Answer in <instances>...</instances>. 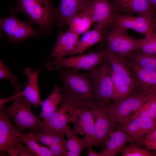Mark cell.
I'll return each instance as SVG.
<instances>
[{
  "label": "cell",
  "mask_w": 156,
  "mask_h": 156,
  "mask_svg": "<svg viewBox=\"0 0 156 156\" xmlns=\"http://www.w3.org/2000/svg\"><path fill=\"white\" fill-rule=\"evenodd\" d=\"M63 85L60 87L62 94L82 106L91 108L95 102L89 72L80 73L61 67H54Z\"/></svg>",
  "instance_id": "6da1fadb"
},
{
  "label": "cell",
  "mask_w": 156,
  "mask_h": 156,
  "mask_svg": "<svg viewBox=\"0 0 156 156\" xmlns=\"http://www.w3.org/2000/svg\"><path fill=\"white\" fill-rule=\"evenodd\" d=\"M16 6L11 8L15 14H25L29 21L38 25L42 34H50L53 25L57 18V8L53 5L51 0H17Z\"/></svg>",
  "instance_id": "7a4b0ae2"
},
{
  "label": "cell",
  "mask_w": 156,
  "mask_h": 156,
  "mask_svg": "<svg viewBox=\"0 0 156 156\" xmlns=\"http://www.w3.org/2000/svg\"><path fill=\"white\" fill-rule=\"evenodd\" d=\"M10 115L0 108V151L11 156H34L27 146L24 147L19 136L20 132L12 124Z\"/></svg>",
  "instance_id": "3957f363"
},
{
  "label": "cell",
  "mask_w": 156,
  "mask_h": 156,
  "mask_svg": "<svg viewBox=\"0 0 156 156\" xmlns=\"http://www.w3.org/2000/svg\"><path fill=\"white\" fill-rule=\"evenodd\" d=\"M29 103L23 95L14 100L10 105L2 107L4 111L13 118L19 131L23 133L27 129L41 131L44 124L38 116L35 115L30 109Z\"/></svg>",
  "instance_id": "277c9868"
},
{
  "label": "cell",
  "mask_w": 156,
  "mask_h": 156,
  "mask_svg": "<svg viewBox=\"0 0 156 156\" xmlns=\"http://www.w3.org/2000/svg\"><path fill=\"white\" fill-rule=\"evenodd\" d=\"M111 70L109 64L105 59L99 66L89 72L94 99L97 104L107 106L112 99L113 88Z\"/></svg>",
  "instance_id": "5b68a950"
},
{
  "label": "cell",
  "mask_w": 156,
  "mask_h": 156,
  "mask_svg": "<svg viewBox=\"0 0 156 156\" xmlns=\"http://www.w3.org/2000/svg\"><path fill=\"white\" fill-rule=\"evenodd\" d=\"M107 49L99 52L90 50L86 54L83 53L58 60H51L45 62L46 69L50 71L55 67H61L76 70L90 71L96 68L105 60Z\"/></svg>",
  "instance_id": "8992f818"
},
{
  "label": "cell",
  "mask_w": 156,
  "mask_h": 156,
  "mask_svg": "<svg viewBox=\"0 0 156 156\" xmlns=\"http://www.w3.org/2000/svg\"><path fill=\"white\" fill-rule=\"evenodd\" d=\"M15 14L11 12L8 16L0 18L1 29L5 33L9 42L17 43L27 39L38 37L42 33L41 30L33 28V23L29 21L25 22L20 20Z\"/></svg>",
  "instance_id": "52a82bcc"
},
{
  "label": "cell",
  "mask_w": 156,
  "mask_h": 156,
  "mask_svg": "<svg viewBox=\"0 0 156 156\" xmlns=\"http://www.w3.org/2000/svg\"><path fill=\"white\" fill-rule=\"evenodd\" d=\"M103 34L107 43L108 49L123 61L136 50L140 39L130 35L127 31L114 28L105 31Z\"/></svg>",
  "instance_id": "ba28073f"
},
{
  "label": "cell",
  "mask_w": 156,
  "mask_h": 156,
  "mask_svg": "<svg viewBox=\"0 0 156 156\" xmlns=\"http://www.w3.org/2000/svg\"><path fill=\"white\" fill-rule=\"evenodd\" d=\"M91 108L94 121L95 146L103 148L109 134L116 127L118 122L107 106L96 103Z\"/></svg>",
  "instance_id": "9c48e42d"
},
{
  "label": "cell",
  "mask_w": 156,
  "mask_h": 156,
  "mask_svg": "<svg viewBox=\"0 0 156 156\" xmlns=\"http://www.w3.org/2000/svg\"><path fill=\"white\" fill-rule=\"evenodd\" d=\"M156 14L138 16L124 14L115 10L111 28L131 29L145 35L154 32Z\"/></svg>",
  "instance_id": "30bf717a"
},
{
  "label": "cell",
  "mask_w": 156,
  "mask_h": 156,
  "mask_svg": "<svg viewBox=\"0 0 156 156\" xmlns=\"http://www.w3.org/2000/svg\"><path fill=\"white\" fill-rule=\"evenodd\" d=\"M150 94L143 95L136 92L119 101L110 102L107 106L120 125H123L129 119L132 113L142 105Z\"/></svg>",
  "instance_id": "8fae6325"
},
{
  "label": "cell",
  "mask_w": 156,
  "mask_h": 156,
  "mask_svg": "<svg viewBox=\"0 0 156 156\" xmlns=\"http://www.w3.org/2000/svg\"><path fill=\"white\" fill-rule=\"evenodd\" d=\"M62 97L61 105L50 117L44 127L56 131H63L67 123H72L79 110L84 107L63 94Z\"/></svg>",
  "instance_id": "7c38bea8"
},
{
  "label": "cell",
  "mask_w": 156,
  "mask_h": 156,
  "mask_svg": "<svg viewBox=\"0 0 156 156\" xmlns=\"http://www.w3.org/2000/svg\"><path fill=\"white\" fill-rule=\"evenodd\" d=\"M111 0H89L84 10L94 23L101 25L105 31L111 28L115 11Z\"/></svg>",
  "instance_id": "4fadbf2b"
},
{
  "label": "cell",
  "mask_w": 156,
  "mask_h": 156,
  "mask_svg": "<svg viewBox=\"0 0 156 156\" xmlns=\"http://www.w3.org/2000/svg\"><path fill=\"white\" fill-rule=\"evenodd\" d=\"M79 36L69 28L64 32L63 30H60L57 34L55 45L44 62L51 59L58 60L67 55H74L79 40Z\"/></svg>",
  "instance_id": "5bb4252c"
},
{
  "label": "cell",
  "mask_w": 156,
  "mask_h": 156,
  "mask_svg": "<svg viewBox=\"0 0 156 156\" xmlns=\"http://www.w3.org/2000/svg\"><path fill=\"white\" fill-rule=\"evenodd\" d=\"M124 61L132 71L137 92L143 95L156 94V72L143 68L129 60Z\"/></svg>",
  "instance_id": "9a60e30c"
},
{
  "label": "cell",
  "mask_w": 156,
  "mask_h": 156,
  "mask_svg": "<svg viewBox=\"0 0 156 156\" xmlns=\"http://www.w3.org/2000/svg\"><path fill=\"white\" fill-rule=\"evenodd\" d=\"M111 1L115 10L121 13L140 16L156 14L149 0H111Z\"/></svg>",
  "instance_id": "2e32d148"
},
{
  "label": "cell",
  "mask_w": 156,
  "mask_h": 156,
  "mask_svg": "<svg viewBox=\"0 0 156 156\" xmlns=\"http://www.w3.org/2000/svg\"><path fill=\"white\" fill-rule=\"evenodd\" d=\"M89 108L83 107L80 109L72 122L74 130L85 137L90 144L95 145L94 124L92 114Z\"/></svg>",
  "instance_id": "e0dca14e"
},
{
  "label": "cell",
  "mask_w": 156,
  "mask_h": 156,
  "mask_svg": "<svg viewBox=\"0 0 156 156\" xmlns=\"http://www.w3.org/2000/svg\"><path fill=\"white\" fill-rule=\"evenodd\" d=\"M156 127V119L144 117L134 118L119 129L128 134L134 140L138 141L142 136L146 135Z\"/></svg>",
  "instance_id": "ac0fdd59"
},
{
  "label": "cell",
  "mask_w": 156,
  "mask_h": 156,
  "mask_svg": "<svg viewBox=\"0 0 156 156\" xmlns=\"http://www.w3.org/2000/svg\"><path fill=\"white\" fill-rule=\"evenodd\" d=\"M89 0H61L60 6L57 8V18L56 24L60 30H63L74 16L82 12Z\"/></svg>",
  "instance_id": "d6986e66"
},
{
  "label": "cell",
  "mask_w": 156,
  "mask_h": 156,
  "mask_svg": "<svg viewBox=\"0 0 156 156\" xmlns=\"http://www.w3.org/2000/svg\"><path fill=\"white\" fill-rule=\"evenodd\" d=\"M105 59L109 64L112 71L129 85L134 91L137 90L136 81L129 67L116 54L108 49Z\"/></svg>",
  "instance_id": "ffe728a7"
},
{
  "label": "cell",
  "mask_w": 156,
  "mask_h": 156,
  "mask_svg": "<svg viewBox=\"0 0 156 156\" xmlns=\"http://www.w3.org/2000/svg\"><path fill=\"white\" fill-rule=\"evenodd\" d=\"M41 68L33 70L29 67H26L24 73L27 77V83L22 91L23 95L29 103L31 106L38 108L41 105L42 101L40 97L39 89L38 79Z\"/></svg>",
  "instance_id": "44dd1931"
},
{
  "label": "cell",
  "mask_w": 156,
  "mask_h": 156,
  "mask_svg": "<svg viewBox=\"0 0 156 156\" xmlns=\"http://www.w3.org/2000/svg\"><path fill=\"white\" fill-rule=\"evenodd\" d=\"M133 141L128 134L121 130L112 131L107 137L106 147L103 151L104 156L116 155L122 152L127 142Z\"/></svg>",
  "instance_id": "7402d4cb"
},
{
  "label": "cell",
  "mask_w": 156,
  "mask_h": 156,
  "mask_svg": "<svg viewBox=\"0 0 156 156\" xmlns=\"http://www.w3.org/2000/svg\"><path fill=\"white\" fill-rule=\"evenodd\" d=\"M62 101V94L61 92L60 87L55 85L51 94L46 99L42 101L41 105L42 111L38 117L43 119L44 125Z\"/></svg>",
  "instance_id": "603a6c76"
},
{
  "label": "cell",
  "mask_w": 156,
  "mask_h": 156,
  "mask_svg": "<svg viewBox=\"0 0 156 156\" xmlns=\"http://www.w3.org/2000/svg\"><path fill=\"white\" fill-rule=\"evenodd\" d=\"M105 30L100 24L94 29L87 31L79 40L74 55L82 54L91 46L101 41L104 39L103 33Z\"/></svg>",
  "instance_id": "cb8c5ba5"
},
{
  "label": "cell",
  "mask_w": 156,
  "mask_h": 156,
  "mask_svg": "<svg viewBox=\"0 0 156 156\" xmlns=\"http://www.w3.org/2000/svg\"><path fill=\"white\" fill-rule=\"evenodd\" d=\"M28 132L35 137L38 141L48 146L55 144L61 143L66 146V140L64 131H57L44 127L40 131L31 130Z\"/></svg>",
  "instance_id": "d4e9b609"
},
{
  "label": "cell",
  "mask_w": 156,
  "mask_h": 156,
  "mask_svg": "<svg viewBox=\"0 0 156 156\" xmlns=\"http://www.w3.org/2000/svg\"><path fill=\"white\" fill-rule=\"evenodd\" d=\"M63 131L67 137L66 146L68 151H73L79 156L84 149L89 146H92L85 137L79 138L77 133L74 129H72L69 125H67L66 126Z\"/></svg>",
  "instance_id": "484cf974"
},
{
  "label": "cell",
  "mask_w": 156,
  "mask_h": 156,
  "mask_svg": "<svg viewBox=\"0 0 156 156\" xmlns=\"http://www.w3.org/2000/svg\"><path fill=\"white\" fill-rule=\"evenodd\" d=\"M93 23L89 15L83 11L70 19L67 25L70 30L80 36L88 31Z\"/></svg>",
  "instance_id": "4316f807"
},
{
  "label": "cell",
  "mask_w": 156,
  "mask_h": 156,
  "mask_svg": "<svg viewBox=\"0 0 156 156\" xmlns=\"http://www.w3.org/2000/svg\"><path fill=\"white\" fill-rule=\"evenodd\" d=\"M111 76L113 88L112 100L114 102L119 101L135 93L133 90L111 69Z\"/></svg>",
  "instance_id": "83f0119b"
},
{
  "label": "cell",
  "mask_w": 156,
  "mask_h": 156,
  "mask_svg": "<svg viewBox=\"0 0 156 156\" xmlns=\"http://www.w3.org/2000/svg\"><path fill=\"white\" fill-rule=\"evenodd\" d=\"M19 136L22 143L26 144L35 156H52L49 149L40 144L37 139L28 132L24 134L20 132Z\"/></svg>",
  "instance_id": "f1b7e54d"
},
{
  "label": "cell",
  "mask_w": 156,
  "mask_h": 156,
  "mask_svg": "<svg viewBox=\"0 0 156 156\" xmlns=\"http://www.w3.org/2000/svg\"><path fill=\"white\" fill-rule=\"evenodd\" d=\"M131 61L144 68L156 72V56L135 51L126 60Z\"/></svg>",
  "instance_id": "f546056e"
},
{
  "label": "cell",
  "mask_w": 156,
  "mask_h": 156,
  "mask_svg": "<svg viewBox=\"0 0 156 156\" xmlns=\"http://www.w3.org/2000/svg\"><path fill=\"white\" fill-rule=\"evenodd\" d=\"M138 117H144L156 119L155 94H151L142 105L134 112L125 124L132 119Z\"/></svg>",
  "instance_id": "4dcf8cb0"
},
{
  "label": "cell",
  "mask_w": 156,
  "mask_h": 156,
  "mask_svg": "<svg viewBox=\"0 0 156 156\" xmlns=\"http://www.w3.org/2000/svg\"><path fill=\"white\" fill-rule=\"evenodd\" d=\"M145 35L140 39L136 51L156 56V33L153 32Z\"/></svg>",
  "instance_id": "1f68e13d"
},
{
  "label": "cell",
  "mask_w": 156,
  "mask_h": 156,
  "mask_svg": "<svg viewBox=\"0 0 156 156\" xmlns=\"http://www.w3.org/2000/svg\"><path fill=\"white\" fill-rule=\"evenodd\" d=\"M122 156H154L153 153L140 147L137 145L131 143L125 146L121 152Z\"/></svg>",
  "instance_id": "d6a6232c"
},
{
  "label": "cell",
  "mask_w": 156,
  "mask_h": 156,
  "mask_svg": "<svg viewBox=\"0 0 156 156\" xmlns=\"http://www.w3.org/2000/svg\"><path fill=\"white\" fill-rule=\"evenodd\" d=\"M0 79L8 80L10 84L15 88L19 84L17 77L12 74L11 69L4 64L1 59L0 60Z\"/></svg>",
  "instance_id": "836d02e7"
},
{
  "label": "cell",
  "mask_w": 156,
  "mask_h": 156,
  "mask_svg": "<svg viewBox=\"0 0 156 156\" xmlns=\"http://www.w3.org/2000/svg\"><path fill=\"white\" fill-rule=\"evenodd\" d=\"M52 156H66L67 150L66 146L61 143H55L49 146Z\"/></svg>",
  "instance_id": "e575fe53"
},
{
  "label": "cell",
  "mask_w": 156,
  "mask_h": 156,
  "mask_svg": "<svg viewBox=\"0 0 156 156\" xmlns=\"http://www.w3.org/2000/svg\"><path fill=\"white\" fill-rule=\"evenodd\" d=\"M138 142H141L148 149L156 150V138L151 140L141 138Z\"/></svg>",
  "instance_id": "d590c367"
},
{
  "label": "cell",
  "mask_w": 156,
  "mask_h": 156,
  "mask_svg": "<svg viewBox=\"0 0 156 156\" xmlns=\"http://www.w3.org/2000/svg\"><path fill=\"white\" fill-rule=\"evenodd\" d=\"M23 95L22 91L14 93V94L10 97L5 99L0 98V108L2 107L8 101L12 100H15L19 96Z\"/></svg>",
  "instance_id": "8d00e7d4"
},
{
  "label": "cell",
  "mask_w": 156,
  "mask_h": 156,
  "mask_svg": "<svg viewBox=\"0 0 156 156\" xmlns=\"http://www.w3.org/2000/svg\"><path fill=\"white\" fill-rule=\"evenodd\" d=\"M92 146H89L86 148L88 156H104L103 151L100 153L97 152L92 148Z\"/></svg>",
  "instance_id": "74e56055"
},
{
  "label": "cell",
  "mask_w": 156,
  "mask_h": 156,
  "mask_svg": "<svg viewBox=\"0 0 156 156\" xmlns=\"http://www.w3.org/2000/svg\"><path fill=\"white\" fill-rule=\"evenodd\" d=\"M156 138V127L151 131L145 135L144 139L151 140Z\"/></svg>",
  "instance_id": "f35d334b"
},
{
  "label": "cell",
  "mask_w": 156,
  "mask_h": 156,
  "mask_svg": "<svg viewBox=\"0 0 156 156\" xmlns=\"http://www.w3.org/2000/svg\"><path fill=\"white\" fill-rule=\"evenodd\" d=\"M149 1L156 12V0H149Z\"/></svg>",
  "instance_id": "ab89813d"
},
{
  "label": "cell",
  "mask_w": 156,
  "mask_h": 156,
  "mask_svg": "<svg viewBox=\"0 0 156 156\" xmlns=\"http://www.w3.org/2000/svg\"><path fill=\"white\" fill-rule=\"evenodd\" d=\"M155 31L156 32V17L154 26V32H155Z\"/></svg>",
  "instance_id": "60d3db41"
},
{
  "label": "cell",
  "mask_w": 156,
  "mask_h": 156,
  "mask_svg": "<svg viewBox=\"0 0 156 156\" xmlns=\"http://www.w3.org/2000/svg\"><path fill=\"white\" fill-rule=\"evenodd\" d=\"M153 153L154 156H156V151H154Z\"/></svg>",
  "instance_id": "b9f144b4"
},
{
  "label": "cell",
  "mask_w": 156,
  "mask_h": 156,
  "mask_svg": "<svg viewBox=\"0 0 156 156\" xmlns=\"http://www.w3.org/2000/svg\"><path fill=\"white\" fill-rule=\"evenodd\" d=\"M155 94L156 95V94Z\"/></svg>",
  "instance_id": "7bdbcfd3"
}]
</instances>
